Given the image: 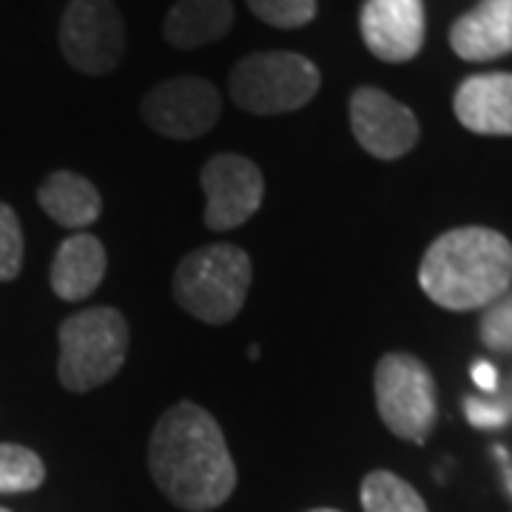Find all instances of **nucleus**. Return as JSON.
Wrapping results in <instances>:
<instances>
[{
  "label": "nucleus",
  "mask_w": 512,
  "mask_h": 512,
  "mask_svg": "<svg viewBox=\"0 0 512 512\" xmlns=\"http://www.w3.org/2000/svg\"><path fill=\"white\" fill-rule=\"evenodd\" d=\"M148 467L160 493L180 510L222 507L237 487V467L217 419L200 404L168 407L148 444Z\"/></svg>",
  "instance_id": "nucleus-1"
},
{
  "label": "nucleus",
  "mask_w": 512,
  "mask_h": 512,
  "mask_svg": "<svg viewBox=\"0 0 512 512\" xmlns=\"http://www.w3.org/2000/svg\"><path fill=\"white\" fill-rule=\"evenodd\" d=\"M419 285L439 308H487L512 285V245L493 228H453L421 259Z\"/></svg>",
  "instance_id": "nucleus-2"
},
{
  "label": "nucleus",
  "mask_w": 512,
  "mask_h": 512,
  "mask_svg": "<svg viewBox=\"0 0 512 512\" xmlns=\"http://www.w3.org/2000/svg\"><path fill=\"white\" fill-rule=\"evenodd\" d=\"M251 256L237 245H208L180 262L174 274L177 305L208 325L234 322L251 288Z\"/></svg>",
  "instance_id": "nucleus-3"
},
{
  "label": "nucleus",
  "mask_w": 512,
  "mask_h": 512,
  "mask_svg": "<svg viewBox=\"0 0 512 512\" xmlns=\"http://www.w3.org/2000/svg\"><path fill=\"white\" fill-rule=\"evenodd\" d=\"M128 353V322L114 308H86L60 325V384L89 393L120 373Z\"/></svg>",
  "instance_id": "nucleus-4"
},
{
  "label": "nucleus",
  "mask_w": 512,
  "mask_h": 512,
  "mask_svg": "<svg viewBox=\"0 0 512 512\" xmlns=\"http://www.w3.org/2000/svg\"><path fill=\"white\" fill-rule=\"evenodd\" d=\"M322 86L316 63L296 52H256L239 60L228 89L239 109L285 114L308 106Z\"/></svg>",
  "instance_id": "nucleus-5"
},
{
  "label": "nucleus",
  "mask_w": 512,
  "mask_h": 512,
  "mask_svg": "<svg viewBox=\"0 0 512 512\" xmlns=\"http://www.w3.org/2000/svg\"><path fill=\"white\" fill-rule=\"evenodd\" d=\"M376 407L393 436L424 444L439 419L436 382L424 362L407 353H387L373 376Z\"/></svg>",
  "instance_id": "nucleus-6"
},
{
  "label": "nucleus",
  "mask_w": 512,
  "mask_h": 512,
  "mask_svg": "<svg viewBox=\"0 0 512 512\" xmlns=\"http://www.w3.org/2000/svg\"><path fill=\"white\" fill-rule=\"evenodd\" d=\"M60 49L77 72H114L126 55V26L114 0H72L60 20Z\"/></svg>",
  "instance_id": "nucleus-7"
},
{
  "label": "nucleus",
  "mask_w": 512,
  "mask_h": 512,
  "mask_svg": "<svg viewBox=\"0 0 512 512\" xmlns=\"http://www.w3.org/2000/svg\"><path fill=\"white\" fill-rule=\"evenodd\" d=\"M140 114L148 128L171 140H197L217 126L220 92L202 77H174L143 97Z\"/></svg>",
  "instance_id": "nucleus-8"
},
{
  "label": "nucleus",
  "mask_w": 512,
  "mask_h": 512,
  "mask_svg": "<svg viewBox=\"0 0 512 512\" xmlns=\"http://www.w3.org/2000/svg\"><path fill=\"white\" fill-rule=\"evenodd\" d=\"M205 225L211 231H231L248 222L262 205V171L242 154H217L202 168Z\"/></svg>",
  "instance_id": "nucleus-9"
},
{
  "label": "nucleus",
  "mask_w": 512,
  "mask_h": 512,
  "mask_svg": "<svg viewBox=\"0 0 512 512\" xmlns=\"http://www.w3.org/2000/svg\"><path fill=\"white\" fill-rule=\"evenodd\" d=\"M350 128L359 146L379 160H399L419 143L416 114L373 86H362L350 97Z\"/></svg>",
  "instance_id": "nucleus-10"
},
{
  "label": "nucleus",
  "mask_w": 512,
  "mask_h": 512,
  "mask_svg": "<svg viewBox=\"0 0 512 512\" xmlns=\"http://www.w3.org/2000/svg\"><path fill=\"white\" fill-rule=\"evenodd\" d=\"M365 46L384 63H404L421 52L424 43V3L421 0H365L362 6Z\"/></svg>",
  "instance_id": "nucleus-11"
},
{
  "label": "nucleus",
  "mask_w": 512,
  "mask_h": 512,
  "mask_svg": "<svg viewBox=\"0 0 512 512\" xmlns=\"http://www.w3.org/2000/svg\"><path fill=\"white\" fill-rule=\"evenodd\" d=\"M458 123L487 137H512V74H473L456 92Z\"/></svg>",
  "instance_id": "nucleus-12"
},
{
  "label": "nucleus",
  "mask_w": 512,
  "mask_h": 512,
  "mask_svg": "<svg viewBox=\"0 0 512 512\" xmlns=\"http://www.w3.org/2000/svg\"><path fill=\"white\" fill-rule=\"evenodd\" d=\"M450 46L461 60L484 63L512 52V0H481L453 23Z\"/></svg>",
  "instance_id": "nucleus-13"
},
{
  "label": "nucleus",
  "mask_w": 512,
  "mask_h": 512,
  "mask_svg": "<svg viewBox=\"0 0 512 512\" xmlns=\"http://www.w3.org/2000/svg\"><path fill=\"white\" fill-rule=\"evenodd\" d=\"M106 276V248L92 234H74L57 248L52 262V291L63 302L89 299Z\"/></svg>",
  "instance_id": "nucleus-14"
},
{
  "label": "nucleus",
  "mask_w": 512,
  "mask_h": 512,
  "mask_svg": "<svg viewBox=\"0 0 512 512\" xmlns=\"http://www.w3.org/2000/svg\"><path fill=\"white\" fill-rule=\"evenodd\" d=\"M231 26V0H177L165 15L163 37L174 49H200L228 35Z\"/></svg>",
  "instance_id": "nucleus-15"
},
{
  "label": "nucleus",
  "mask_w": 512,
  "mask_h": 512,
  "mask_svg": "<svg viewBox=\"0 0 512 512\" xmlns=\"http://www.w3.org/2000/svg\"><path fill=\"white\" fill-rule=\"evenodd\" d=\"M40 208L63 228H89L103 214V200L92 180L74 171H55L37 191Z\"/></svg>",
  "instance_id": "nucleus-16"
},
{
  "label": "nucleus",
  "mask_w": 512,
  "mask_h": 512,
  "mask_svg": "<svg viewBox=\"0 0 512 512\" xmlns=\"http://www.w3.org/2000/svg\"><path fill=\"white\" fill-rule=\"evenodd\" d=\"M362 507L365 512H427L421 495L387 470H376L362 481Z\"/></svg>",
  "instance_id": "nucleus-17"
},
{
  "label": "nucleus",
  "mask_w": 512,
  "mask_h": 512,
  "mask_svg": "<svg viewBox=\"0 0 512 512\" xmlns=\"http://www.w3.org/2000/svg\"><path fill=\"white\" fill-rule=\"evenodd\" d=\"M46 478V467L37 453L20 444H0V493H29Z\"/></svg>",
  "instance_id": "nucleus-18"
},
{
  "label": "nucleus",
  "mask_w": 512,
  "mask_h": 512,
  "mask_svg": "<svg viewBox=\"0 0 512 512\" xmlns=\"http://www.w3.org/2000/svg\"><path fill=\"white\" fill-rule=\"evenodd\" d=\"M256 18L274 29H299L316 18V0H245Z\"/></svg>",
  "instance_id": "nucleus-19"
},
{
  "label": "nucleus",
  "mask_w": 512,
  "mask_h": 512,
  "mask_svg": "<svg viewBox=\"0 0 512 512\" xmlns=\"http://www.w3.org/2000/svg\"><path fill=\"white\" fill-rule=\"evenodd\" d=\"M23 268V231L18 214L0 202V282H12Z\"/></svg>",
  "instance_id": "nucleus-20"
},
{
  "label": "nucleus",
  "mask_w": 512,
  "mask_h": 512,
  "mask_svg": "<svg viewBox=\"0 0 512 512\" xmlns=\"http://www.w3.org/2000/svg\"><path fill=\"white\" fill-rule=\"evenodd\" d=\"M481 339L484 345L501 353L512 350V291L501 293L495 302L487 305L481 316Z\"/></svg>",
  "instance_id": "nucleus-21"
},
{
  "label": "nucleus",
  "mask_w": 512,
  "mask_h": 512,
  "mask_svg": "<svg viewBox=\"0 0 512 512\" xmlns=\"http://www.w3.org/2000/svg\"><path fill=\"white\" fill-rule=\"evenodd\" d=\"M467 419L476 427H501L512 416V402H484V399H467L464 402Z\"/></svg>",
  "instance_id": "nucleus-22"
},
{
  "label": "nucleus",
  "mask_w": 512,
  "mask_h": 512,
  "mask_svg": "<svg viewBox=\"0 0 512 512\" xmlns=\"http://www.w3.org/2000/svg\"><path fill=\"white\" fill-rule=\"evenodd\" d=\"M473 382H476L481 390L495 393V387H498V373H495V367L490 365V362H476V365H473Z\"/></svg>",
  "instance_id": "nucleus-23"
},
{
  "label": "nucleus",
  "mask_w": 512,
  "mask_h": 512,
  "mask_svg": "<svg viewBox=\"0 0 512 512\" xmlns=\"http://www.w3.org/2000/svg\"><path fill=\"white\" fill-rule=\"evenodd\" d=\"M495 453H498V458H501V464H504V481H507V490H510V495H512V461H510V458H507V453H504L501 447H498Z\"/></svg>",
  "instance_id": "nucleus-24"
},
{
  "label": "nucleus",
  "mask_w": 512,
  "mask_h": 512,
  "mask_svg": "<svg viewBox=\"0 0 512 512\" xmlns=\"http://www.w3.org/2000/svg\"><path fill=\"white\" fill-rule=\"evenodd\" d=\"M311 512H339V510H311Z\"/></svg>",
  "instance_id": "nucleus-25"
},
{
  "label": "nucleus",
  "mask_w": 512,
  "mask_h": 512,
  "mask_svg": "<svg viewBox=\"0 0 512 512\" xmlns=\"http://www.w3.org/2000/svg\"><path fill=\"white\" fill-rule=\"evenodd\" d=\"M0 512H9V510H0Z\"/></svg>",
  "instance_id": "nucleus-26"
}]
</instances>
